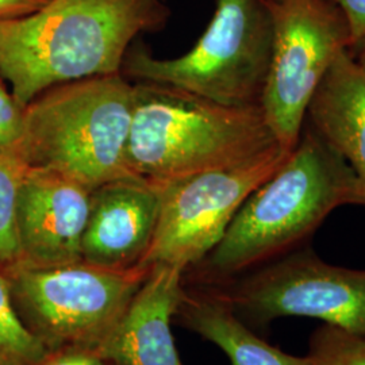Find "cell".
Returning <instances> with one entry per match:
<instances>
[{"mask_svg": "<svg viewBox=\"0 0 365 365\" xmlns=\"http://www.w3.org/2000/svg\"><path fill=\"white\" fill-rule=\"evenodd\" d=\"M48 353L16 313L9 280L0 269V365H39Z\"/></svg>", "mask_w": 365, "mask_h": 365, "instance_id": "obj_16", "label": "cell"}, {"mask_svg": "<svg viewBox=\"0 0 365 365\" xmlns=\"http://www.w3.org/2000/svg\"><path fill=\"white\" fill-rule=\"evenodd\" d=\"M363 205L361 185L345 160L306 122L280 168L247 197L205 262L217 280L303 248L341 206Z\"/></svg>", "mask_w": 365, "mask_h": 365, "instance_id": "obj_2", "label": "cell"}, {"mask_svg": "<svg viewBox=\"0 0 365 365\" xmlns=\"http://www.w3.org/2000/svg\"><path fill=\"white\" fill-rule=\"evenodd\" d=\"M276 145L260 106L229 107L170 86L134 84L128 160L143 179L233 167Z\"/></svg>", "mask_w": 365, "mask_h": 365, "instance_id": "obj_3", "label": "cell"}, {"mask_svg": "<svg viewBox=\"0 0 365 365\" xmlns=\"http://www.w3.org/2000/svg\"><path fill=\"white\" fill-rule=\"evenodd\" d=\"M306 123L349 165L365 206V72L349 49L329 68L309 105Z\"/></svg>", "mask_w": 365, "mask_h": 365, "instance_id": "obj_13", "label": "cell"}, {"mask_svg": "<svg viewBox=\"0 0 365 365\" xmlns=\"http://www.w3.org/2000/svg\"><path fill=\"white\" fill-rule=\"evenodd\" d=\"M344 13L352 34V43L365 37V0H330Z\"/></svg>", "mask_w": 365, "mask_h": 365, "instance_id": "obj_20", "label": "cell"}, {"mask_svg": "<svg viewBox=\"0 0 365 365\" xmlns=\"http://www.w3.org/2000/svg\"><path fill=\"white\" fill-rule=\"evenodd\" d=\"M149 269L141 264L113 269L81 260L58 267L18 262L1 271L9 280L16 313L48 352H98Z\"/></svg>", "mask_w": 365, "mask_h": 365, "instance_id": "obj_6", "label": "cell"}, {"mask_svg": "<svg viewBox=\"0 0 365 365\" xmlns=\"http://www.w3.org/2000/svg\"><path fill=\"white\" fill-rule=\"evenodd\" d=\"M242 322L267 327L307 317L365 336V271L322 260L310 247L262 265L226 289L212 291Z\"/></svg>", "mask_w": 365, "mask_h": 365, "instance_id": "obj_9", "label": "cell"}, {"mask_svg": "<svg viewBox=\"0 0 365 365\" xmlns=\"http://www.w3.org/2000/svg\"><path fill=\"white\" fill-rule=\"evenodd\" d=\"M182 269L150 267L143 286L98 353L115 365H182L170 324L184 294Z\"/></svg>", "mask_w": 365, "mask_h": 365, "instance_id": "obj_12", "label": "cell"}, {"mask_svg": "<svg viewBox=\"0 0 365 365\" xmlns=\"http://www.w3.org/2000/svg\"><path fill=\"white\" fill-rule=\"evenodd\" d=\"M310 365H365V336L322 324L310 337Z\"/></svg>", "mask_w": 365, "mask_h": 365, "instance_id": "obj_17", "label": "cell"}, {"mask_svg": "<svg viewBox=\"0 0 365 365\" xmlns=\"http://www.w3.org/2000/svg\"><path fill=\"white\" fill-rule=\"evenodd\" d=\"M134 84L120 73L42 92L24 108L16 152L29 168L51 170L95 190L140 178L128 160Z\"/></svg>", "mask_w": 365, "mask_h": 365, "instance_id": "obj_4", "label": "cell"}, {"mask_svg": "<svg viewBox=\"0 0 365 365\" xmlns=\"http://www.w3.org/2000/svg\"><path fill=\"white\" fill-rule=\"evenodd\" d=\"M29 167L15 149L0 146V269L21 261L16 206Z\"/></svg>", "mask_w": 365, "mask_h": 365, "instance_id": "obj_15", "label": "cell"}, {"mask_svg": "<svg viewBox=\"0 0 365 365\" xmlns=\"http://www.w3.org/2000/svg\"><path fill=\"white\" fill-rule=\"evenodd\" d=\"M39 365H105V360L91 349H64L48 353Z\"/></svg>", "mask_w": 365, "mask_h": 365, "instance_id": "obj_19", "label": "cell"}, {"mask_svg": "<svg viewBox=\"0 0 365 365\" xmlns=\"http://www.w3.org/2000/svg\"><path fill=\"white\" fill-rule=\"evenodd\" d=\"M274 42L267 0H217L195 45L176 58L144 49L126 54L122 69L137 83L170 86L229 107H256L267 84Z\"/></svg>", "mask_w": 365, "mask_h": 365, "instance_id": "obj_5", "label": "cell"}, {"mask_svg": "<svg viewBox=\"0 0 365 365\" xmlns=\"http://www.w3.org/2000/svg\"><path fill=\"white\" fill-rule=\"evenodd\" d=\"M91 192L60 172L29 168L16 206L19 262L58 267L83 260Z\"/></svg>", "mask_w": 365, "mask_h": 365, "instance_id": "obj_10", "label": "cell"}, {"mask_svg": "<svg viewBox=\"0 0 365 365\" xmlns=\"http://www.w3.org/2000/svg\"><path fill=\"white\" fill-rule=\"evenodd\" d=\"M279 145L245 163L155 182L160 192L156 232L141 265H170L182 272L206 259L237 211L286 161Z\"/></svg>", "mask_w": 365, "mask_h": 365, "instance_id": "obj_8", "label": "cell"}, {"mask_svg": "<svg viewBox=\"0 0 365 365\" xmlns=\"http://www.w3.org/2000/svg\"><path fill=\"white\" fill-rule=\"evenodd\" d=\"M180 310L185 325L217 345L232 365H310L307 356L283 352L259 337L214 292L184 297Z\"/></svg>", "mask_w": 365, "mask_h": 365, "instance_id": "obj_14", "label": "cell"}, {"mask_svg": "<svg viewBox=\"0 0 365 365\" xmlns=\"http://www.w3.org/2000/svg\"><path fill=\"white\" fill-rule=\"evenodd\" d=\"M349 53H351L353 60L357 63V66H360L365 72V37L352 45L349 48Z\"/></svg>", "mask_w": 365, "mask_h": 365, "instance_id": "obj_22", "label": "cell"}, {"mask_svg": "<svg viewBox=\"0 0 365 365\" xmlns=\"http://www.w3.org/2000/svg\"><path fill=\"white\" fill-rule=\"evenodd\" d=\"M274 42L261 111L276 143L291 152L299 141L314 93L339 53L351 48V27L330 0H267Z\"/></svg>", "mask_w": 365, "mask_h": 365, "instance_id": "obj_7", "label": "cell"}, {"mask_svg": "<svg viewBox=\"0 0 365 365\" xmlns=\"http://www.w3.org/2000/svg\"><path fill=\"white\" fill-rule=\"evenodd\" d=\"M167 18L160 0H49L0 21V78L25 108L56 86L120 73L134 38Z\"/></svg>", "mask_w": 365, "mask_h": 365, "instance_id": "obj_1", "label": "cell"}, {"mask_svg": "<svg viewBox=\"0 0 365 365\" xmlns=\"http://www.w3.org/2000/svg\"><path fill=\"white\" fill-rule=\"evenodd\" d=\"M46 3H49V0H0V21L36 13Z\"/></svg>", "mask_w": 365, "mask_h": 365, "instance_id": "obj_21", "label": "cell"}, {"mask_svg": "<svg viewBox=\"0 0 365 365\" xmlns=\"http://www.w3.org/2000/svg\"><path fill=\"white\" fill-rule=\"evenodd\" d=\"M24 131V108L0 81V146L15 149Z\"/></svg>", "mask_w": 365, "mask_h": 365, "instance_id": "obj_18", "label": "cell"}, {"mask_svg": "<svg viewBox=\"0 0 365 365\" xmlns=\"http://www.w3.org/2000/svg\"><path fill=\"white\" fill-rule=\"evenodd\" d=\"M158 214L160 192L155 182L131 178L92 190L81 241L83 260L113 269L140 264L152 244Z\"/></svg>", "mask_w": 365, "mask_h": 365, "instance_id": "obj_11", "label": "cell"}]
</instances>
